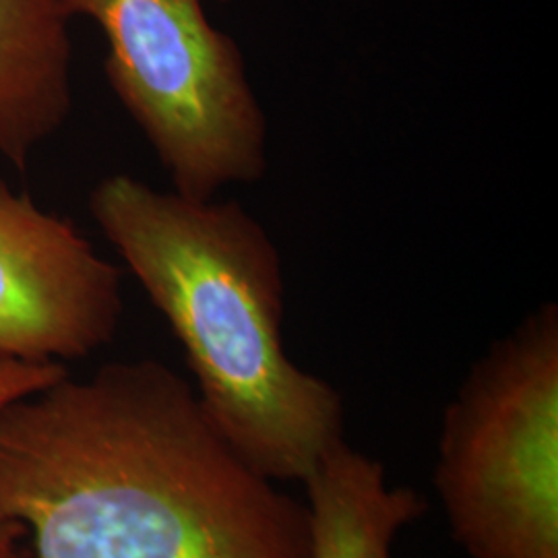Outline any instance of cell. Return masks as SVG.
<instances>
[{
    "label": "cell",
    "mask_w": 558,
    "mask_h": 558,
    "mask_svg": "<svg viewBox=\"0 0 558 558\" xmlns=\"http://www.w3.org/2000/svg\"><path fill=\"white\" fill-rule=\"evenodd\" d=\"M271 482L158 360L0 410V521L38 558H311L308 509Z\"/></svg>",
    "instance_id": "1"
},
{
    "label": "cell",
    "mask_w": 558,
    "mask_h": 558,
    "mask_svg": "<svg viewBox=\"0 0 558 558\" xmlns=\"http://www.w3.org/2000/svg\"><path fill=\"white\" fill-rule=\"evenodd\" d=\"M89 211L174 331L223 439L265 478L304 482L343 440V401L283 350L286 283L267 230L239 201L129 174L100 180Z\"/></svg>",
    "instance_id": "2"
},
{
    "label": "cell",
    "mask_w": 558,
    "mask_h": 558,
    "mask_svg": "<svg viewBox=\"0 0 558 558\" xmlns=\"http://www.w3.org/2000/svg\"><path fill=\"white\" fill-rule=\"evenodd\" d=\"M435 486L470 558H558V306L472 366L442 416Z\"/></svg>",
    "instance_id": "3"
},
{
    "label": "cell",
    "mask_w": 558,
    "mask_h": 558,
    "mask_svg": "<svg viewBox=\"0 0 558 558\" xmlns=\"http://www.w3.org/2000/svg\"><path fill=\"white\" fill-rule=\"evenodd\" d=\"M108 44L106 80L135 120L174 193L209 201L267 170L269 124L239 41L203 0H62Z\"/></svg>",
    "instance_id": "4"
},
{
    "label": "cell",
    "mask_w": 558,
    "mask_h": 558,
    "mask_svg": "<svg viewBox=\"0 0 558 558\" xmlns=\"http://www.w3.org/2000/svg\"><path fill=\"white\" fill-rule=\"evenodd\" d=\"M120 317L119 267L73 221L0 180V356L87 359L114 339Z\"/></svg>",
    "instance_id": "5"
},
{
    "label": "cell",
    "mask_w": 558,
    "mask_h": 558,
    "mask_svg": "<svg viewBox=\"0 0 558 558\" xmlns=\"http://www.w3.org/2000/svg\"><path fill=\"white\" fill-rule=\"evenodd\" d=\"M71 15L62 0H0V156L25 170L73 112Z\"/></svg>",
    "instance_id": "6"
},
{
    "label": "cell",
    "mask_w": 558,
    "mask_h": 558,
    "mask_svg": "<svg viewBox=\"0 0 558 558\" xmlns=\"http://www.w3.org/2000/svg\"><path fill=\"white\" fill-rule=\"evenodd\" d=\"M311 558H391L401 527L426 513V499L389 488L383 463L339 440L304 478Z\"/></svg>",
    "instance_id": "7"
},
{
    "label": "cell",
    "mask_w": 558,
    "mask_h": 558,
    "mask_svg": "<svg viewBox=\"0 0 558 558\" xmlns=\"http://www.w3.org/2000/svg\"><path fill=\"white\" fill-rule=\"evenodd\" d=\"M66 375L60 362H25L0 356V410L17 399L40 393Z\"/></svg>",
    "instance_id": "8"
},
{
    "label": "cell",
    "mask_w": 558,
    "mask_h": 558,
    "mask_svg": "<svg viewBox=\"0 0 558 558\" xmlns=\"http://www.w3.org/2000/svg\"><path fill=\"white\" fill-rule=\"evenodd\" d=\"M27 538V530L15 521H0V558H25L27 553L21 542Z\"/></svg>",
    "instance_id": "9"
},
{
    "label": "cell",
    "mask_w": 558,
    "mask_h": 558,
    "mask_svg": "<svg viewBox=\"0 0 558 558\" xmlns=\"http://www.w3.org/2000/svg\"><path fill=\"white\" fill-rule=\"evenodd\" d=\"M221 2H228V0H221Z\"/></svg>",
    "instance_id": "10"
}]
</instances>
